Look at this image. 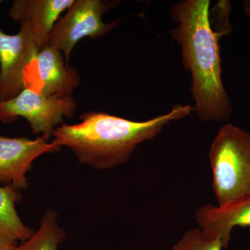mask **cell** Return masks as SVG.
Returning a JSON list of instances; mask_svg holds the SVG:
<instances>
[{"mask_svg": "<svg viewBox=\"0 0 250 250\" xmlns=\"http://www.w3.org/2000/svg\"><path fill=\"white\" fill-rule=\"evenodd\" d=\"M209 0H184L172 5L177 23L170 31L182 49V64L191 74L193 111L202 121L223 123L233 111L222 79L220 41L210 21Z\"/></svg>", "mask_w": 250, "mask_h": 250, "instance_id": "cell-1", "label": "cell"}, {"mask_svg": "<svg viewBox=\"0 0 250 250\" xmlns=\"http://www.w3.org/2000/svg\"><path fill=\"white\" fill-rule=\"evenodd\" d=\"M192 111L191 105L176 104L168 113L146 121L88 112L80 116V123H62L56 128L52 143L59 148H70L81 164L106 170L127 162L141 143L154 139L170 122Z\"/></svg>", "mask_w": 250, "mask_h": 250, "instance_id": "cell-2", "label": "cell"}, {"mask_svg": "<svg viewBox=\"0 0 250 250\" xmlns=\"http://www.w3.org/2000/svg\"><path fill=\"white\" fill-rule=\"evenodd\" d=\"M213 191L224 207L250 197V133L240 126L224 125L209 153Z\"/></svg>", "mask_w": 250, "mask_h": 250, "instance_id": "cell-3", "label": "cell"}, {"mask_svg": "<svg viewBox=\"0 0 250 250\" xmlns=\"http://www.w3.org/2000/svg\"><path fill=\"white\" fill-rule=\"evenodd\" d=\"M71 96H47L32 87L25 86L15 98L0 102V122L4 124L25 118L34 134H42L47 141L62 118H71L77 109Z\"/></svg>", "mask_w": 250, "mask_h": 250, "instance_id": "cell-4", "label": "cell"}, {"mask_svg": "<svg viewBox=\"0 0 250 250\" xmlns=\"http://www.w3.org/2000/svg\"><path fill=\"white\" fill-rule=\"evenodd\" d=\"M119 1L75 0L66 14L59 20L49 34L47 45L60 51L69 65L75 45L83 38L103 37L119 24L120 20L105 23L103 16Z\"/></svg>", "mask_w": 250, "mask_h": 250, "instance_id": "cell-5", "label": "cell"}, {"mask_svg": "<svg viewBox=\"0 0 250 250\" xmlns=\"http://www.w3.org/2000/svg\"><path fill=\"white\" fill-rule=\"evenodd\" d=\"M21 23L16 34L0 29V102L15 98L24 88L26 70L39 52L30 26Z\"/></svg>", "mask_w": 250, "mask_h": 250, "instance_id": "cell-6", "label": "cell"}, {"mask_svg": "<svg viewBox=\"0 0 250 250\" xmlns=\"http://www.w3.org/2000/svg\"><path fill=\"white\" fill-rule=\"evenodd\" d=\"M43 136L31 140L25 137L9 138L0 135V184L14 188H27L28 171L39 156L60 149Z\"/></svg>", "mask_w": 250, "mask_h": 250, "instance_id": "cell-7", "label": "cell"}, {"mask_svg": "<svg viewBox=\"0 0 250 250\" xmlns=\"http://www.w3.org/2000/svg\"><path fill=\"white\" fill-rule=\"evenodd\" d=\"M75 0H16L9 9V16L15 21L25 22L39 51L47 45L55 22Z\"/></svg>", "mask_w": 250, "mask_h": 250, "instance_id": "cell-8", "label": "cell"}, {"mask_svg": "<svg viewBox=\"0 0 250 250\" xmlns=\"http://www.w3.org/2000/svg\"><path fill=\"white\" fill-rule=\"evenodd\" d=\"M64 59L62 52L48 46L38 52L34 61L41 83L38 90L44 95L70 97L80 85L78 71L75 67L67 65Z\"/></svg>", "mask_w": 250, "mask_h": 250, "instance_id": "cell-9", "label": "cell"}, {"mask_svg": "<svg viewBox=\"0 0 250 250\" xmlns=\"http://www.w3.org/2000/svg\"><path fill=\"white\" fill-rule=\"evenodd\" d=\"M195 217L200 228L218 238L227 250L233 228L250 227V197L224 207L206 204Z\"/></svg>", "mask_w": 250, "mask_h": 250, "instance_id": "cell-10", "label": "cell"}, {"mask_svg": "<svg viewBox=\"0 0 250 250\" xmlns=\"http://www.w3.org/2000/svg\"><path fill=\"white\" fill-rule=\"evenodd\" d=\"M21 197L18 190L11 186H0V231L23 242L34 233L22 223L16 210V205Z\"/></svg>", "mask_w": 250, "mask_h": 250, "instance_id": "cell-11", "label": "cell"}, {"mask_svg": "<svg viewBox=\"0 0 250 250\" xmlns=\"http://www.w3.org/2000/svg\"><path fill=\"white\" fill-rule=\"evenodd\" d=\"M66 234L59 226L57 215L53 210H48L41 220L40 227L36 232L15 250H58L59 244Z\"/></svg>", "mask_w": 250, "mask_h": 250, "instance_id": "cell-12", "label": "cell"}, {"mask_svg": "<svg viewBox=\"0 0 250 250\" xmlns=\"http://www.w3.org/2000/svg\"><path fill=\"white\" fill-rule=\"evenodd\" d=\"M221 241L212 233L195 228L184 233L172 250H223Z\"/></svg>", "mask_w": 250, "mask_h": 250, "instance_id": "cell-13", "label": "cell"}, {"mask_svg": "<svg viewBox=\"0 0 250 250\" xmlns=\"http://www.w3.org/2000/svg\"><path fill=\"white\" fill-rule=\"evenodd\" d=\"M231 11V6L229 1H219L218 4H215L213 7V14L216 21L215 25H217L214 31L221 37L232 32V29L229 22Z\"/></svg>", "mask_w": 250, "mask_h": 250, "instance_id": "cell-14", "label": "cell"}, {"mask_svg": "<svg viewBox=\"0 0 250 250\" xmlns=\"http://www.w3.org/2000/svg\"><path fill=\"white\" fill-rule=\"evenodd\" d=\"M18 246L16 240L0 231V250H15Z\"/></svg>", "mask_w": 250, "mask_h": 250, "instance_id": "cell-15", "label": "cell"}, {"mask_svg": "<svg viewBox=\"0 0 250 250\" xmlns=\"http://www.w3.org/2000/svg\"><path fill=\"white\" fill-rule=\"evenodd\" d=\"M1 2H2V1H1V0H0V4H1Z\"/></svg>", "mask_w": 250, "mask_h": 250, "instance_id": "cell-16", "label": "cell"}]
</instances>
